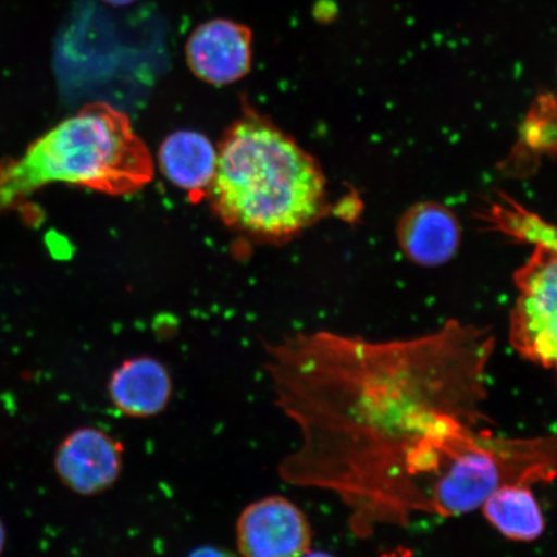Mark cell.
<instances>
[{
	"mask_svg": "<svg viewBox=\"0 0 557 557\" xmlns=\"http://www.w3.org/2000/svg\"><path fill=\"white\" fill-rule=\"evenodd\" d=\"M494 348L491 329L459 320L408 339L319 331L264 346L276 407L301 434L278 476L337 496L359 539L430 515L438 479L493 424Z\"/></svg>",
	"mask_w": 557,
	"mask_h": 557,
	"instance_id": "1",
	"label": "cell"
},
{
	"mask_svg": "<svg viewBox=\"0 0 557 557\" xmlns=\"http://www.w3.org/2000/svg\"><path fill=\"white\" fill-rule=\"evenodd\" d=\"M108 394L117 412L144 420L163 413L169 407L173 381L159 360L137 357L123 361L111 373Z\"/></svg>",
	"mask_w": 557,
	"mask_h": 557,
	"instance_id": "10",
	"label": "cell"
},
{
	"mask_svg": "<svg viewBox=\"0 0 557 557\" xmlns=\"http://www.w3.org/2000/svg\"><path fill=\"white\" fill-rule=\"evenodd\" d=\"M186 64L201 82L228 86L248 75L253 60V32L230 18L195 27L185 46Z\"/></svg>",
	"mask_w": 557,
	"mask_h": 557,
	"instance_id": "7",
	"label": "cell"
},
{
	"mask_svg": "<svg viewBox=\"0 0 557 557\" xmlns=\"http://www.w3.org/2000/svg\"><path fill=\"white\" fill-rule=\"evenodd\" d=\"M518 298L510 317V343L522 359L552 369L556 364V249L534 248L515 273Z\"/></svg>",
	"mask_w": 557,
	"mask_h": 557,
	"instance_id": "5",
	"label": "cell"
},
{
	"mask_svg": "<svg viewBox=\"0 0 557 557\" xmlns=\"http://www.w3.org/2000/svg\"><path fill=\"white\" fill-rule=\"evenodd\" d=\"M154 162L129 117L95 102L35 139L23 156L0 163V212L62 183L122 197L148 185Z\"/></svg>",
	"mask_w": 557,
	"mask_h": 557,
	"instance_id": "3",
	"label": "cell"
},
{
	"mask_svg": "<svg viewBox=\"0 0 557 557\" xmlns=\"http://www.w3.org/2000/svg\"><path fill=\"white\" fill-rule=\"evenodd\" d=\"M103 3L114 7H127L137 2V0H102Z\"/></svg>",
	"mask_w": 557,
	"mask_h": 557,
	"instance_id": "16",
	"label": "cell"
},
{
	"mask_svg": "<svg viewBox=\"0 0 557 557\" xmlns=\"http://www.w3.org/2000/svg\"><path fill=\"white\" fill-rule=\"evenodd\" d=\"M158 162L166 180L198 201L211 187L218 150L199 132L177 131L160 146Z\"/></svg>",
	"mask_w": 557,
	"mask_h": 557,
	"instance_id": "11",
	"label": "cell"
},
{
	"mask_svg": "<svg viewBox=\"0 0 557 557\" xmlns=\"http://www.w3.org/2000/svg\"><path fill=\"white\" fill-rule=\"evenodd\" d=\"M556 437H505L486 431L438 479L430 515L461 517L482 508L499 487L553 483Z\"/></svg>",
	"mask_w": 557,
	"mask_h": 557,
	"instance_id": "4",
	"label": "cell"
},
{
	"mask_svg": "<svg viewBox=\"0 0 557 557\" xmlns=\"http://www.w3.org/2000/svg\"><path fill=\"white\" fill-rule=\"evenodd\" d=\"M311 541L308 518L282 496L256 500L236 521V546L243 557H304Z\"/></svg>",
	"mask_w": 557,
	"mask_h": 557,
	"instance_id": "6",
	"label": "cell"
},
{
	"mask_svg": "<svg viewBox=\"0 0 557 557\" xmlns=\"http://www.w3.org/2000/svg\"><path fill=\"white\" fill-rule=\"evenodd\" d=\"M187 557H238L232 552H227L225 548L213 547V546H201L195 548L194 552Z\"/></svg>",
	"mask_w": 557,
	"mask_h": 557,
	"instance_id": "15",
	"label": "cell"
},
{
	"mask_svg": "<svg viewBox=\"0 0 557 557\" xmlns=\"http://www.w3.org/2000/svg\"><path fill=\"white\" fill-rule=\"evenodd\" d=\"M304 557H334L330 554H325V553H308L306 554Z\"/></svg>",
	"mask_w": 557,
	"mask_h": 557,
	"instance_id": "18",
	"label": "cell"
},
{
	"mask_svg": "<svg viewBox=\"0 0 557 557\" xmlns=\"http://www.w3.org/2000/svg\"><path fill=\"white\" fill-rule=\"evenodd\" d=\"M556 101L552 92L542 94L533 103L520 131V138L511 157L515 162L555 154Z\"/></svg>",
	"mask_w": 557,
	"mask_h": 557,
	"instance_id": "14",
	"label": "cell"
},
{
	"mask_svg": "<svg viewBox=\"0 0 557 557\" xmlns=\"http://www.w3.org/2000/svg\"><path fill=\"white\" fill-rule=\"evenodd\" d=\"M124 447L114 436L96 428L70 433L55 449L53 468L62 485L79 496L110 490L123 471Z\"/></svg>",
	"mask_w": 557,
	"mask_h": 557,
	"instance_id": "8",
	"label": "cell"
},
{
	"mask_svg": "<svg viewBox=\"0 0 557 557\" xmlns=\"http://www.w3.org/2000/svg\"><path fill=\"white\" fill-rule=\"evenodd\" d=\"M482 508L486 520L507 539L531 542L545 532V519L531 486L499 487Z\"/></svg>",
	"mask_w": 557,
	"mask_h": 557,
	"instance_id": "12",
	"label": "cell"
},
{
	"mask_svg": "<svg viewBox=\"0 0 557 557\" xmlns=\"http://www.w3.org/2000/svg\"><path fill=\"white\" fill-rule=\"evenodd\" d=\"M479 215L485 225L508 238L532 244L534 248L557 247L555 227L507 195L500 194L498 199L487 200Z\"/></svg>",
	"mask_w": 557,
	"mask_h": 557,
	"instance_id": "13",
	"label": "cell"
},
{
	"mask_svg": "<svg viewBox=\"0 0 557 557\" xmlns=\"http://www.w3.org/2000/svg\"><path fill=\"white\" fill-rule=\"evenodd\" d=\"M396 233L403 253L424 268L447 263L461 244V225L455 213L436 201L410 207Z\"/></svg>",
	"mask_w": 557,
	"mask_h": 557,
	"instance_id": "9",
	"label": "cell"
},
{
	"mask_svg": "<svg viewBox=\"0 0 557 557\" xmlns=\"http://www.w3.org/2000/svg\"><path fill=\"white\" fill-rule=\"evenodd\" d=\"M207 197L227 227L267 242L301 233L329 207L317 160L252 109L222 138Z\"/></svg>",
	"mask_w": 557,
	"mask_h": 557,
	"instance_id": "2",
	"label": "cell"
},
{
	"mask_svg": "<svg viewBox=\"0 0 557 557\" xmlns=\"http://www.w3.org/2000/svg\"><path fill=\"white\" fill-rule=\"evenodd\" d=\"M7 533L2 519H0V556H2L5 548Z\"/></svg>",
	"mask_w": 557,
	"mask_h": 557,
	"instance_id": "17",
	"label": "cell"
}]
</instances>
